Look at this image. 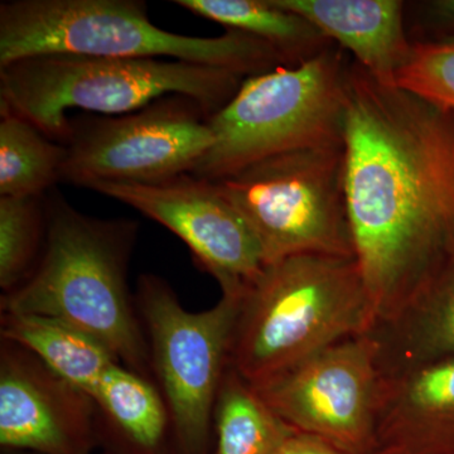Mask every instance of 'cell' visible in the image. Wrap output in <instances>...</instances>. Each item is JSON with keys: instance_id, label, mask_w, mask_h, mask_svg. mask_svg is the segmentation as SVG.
<instances>
[{"instance_id": "6", "label": "cell", "mask_w": 454, "mask_h": 454, "mask_svg": "<svg viewBox=\"0 0 454 454\" xmlns=\"http://www.w3.org/2000/svg\"><path fill=\"white\" fill-rule=\"evenodd\" d=\"M348 68L340 51L327 47L301 64L247 77L211 116L214 145L190 175L219 181L273 155L342 146Z\"/></svg>"}, {"instance_id": "8", "label": "cell", "mask_w": 454, "mask_h": 454, "mask_svg": "<svg viewBox=\"0 0 454 454\" xmlns=\"http://www.w3.org/2000/svg\"><path fill=\"white\" fill-rule=\"evenodd\" d=\"M134 301L178 446L206 454L240 300L223 295L212 309L190 312L167 280L143 274Z\"/></svg>"}, {"instance_id": "11", "label": "cell", "mask_w": 454, "mask_h": 454, "mask_svg": "<svg viewBox=\"0 0 454 454\" xmlns=\"http://www.w3.org/2000/svg\"><path fill=\"white\" fill-rule=\"evenodd\" d=\"M112 197L170 230L190 247L223 295L240 300L268 264L262 244L214 181L192 175L153 184H97Z\"/></svg>"}, {"instance_id": "1", "label": "cell", "mask_w": 454, "mask_h": 454, "mask_svg": "<svg viewBox=\"0 0 454 454\" xmlns=\"http://www.w3.org/2000/svg\"><path fill=\"white\" fill-rule=\"evenodd\" d=\"M343 151L355 258L376 327L454 269V112L354 62Z\"/></svg>"}, {"instance_id": "3", "label": "cell", "mask_w": 454, "mask_h": 454, "mask_svg": "<svg viewBox=\"0 0 454 454\" xmlns=\"http://www.w3.org/2000/svg\"><path fill=\"white\" fill-rule=\"evenodd\" d=\"M373 327L355 256H286L268 262L240 298L229 365L258 387Z\"/></svg>"}, {"instance_id": "4", "label": "cell", "mask_w": 454, "mask_h": 454, "mask_svg": "<svg viewBox=\"0 0 454 454\" xmlns=\"http://www.w3.org/2000/svg\"><path fill=\"white\" fill-rule=\"evenodd\" d=\"M160 59L211 66L240 76L269 73L286 59L238 31L193 37L164 31L140 0H9L0 4V66L42 55Z\"/></svg>"}, {"instance_id": "15", "label": "cell", "mask_w": 454, "mask_h": 454, "mask_svg": "<svg viewBox=\"0 0 454 454\" xmlns=\"http://www.w3.org/2000/svg\"><path fill=\"white\" fill-rule=\"evenodd\" d=\"M369 334L382 378L454 357V269Z\"/></svg>"}, {"instance_id": "19", "label": "cell", "mask_w": 454, "mask_h": 454, "mask_svg": "<svg viewBox=\"0 0 454 454\" xmlns=\"http://www.w3.org/2000/svg\"><path fill=\"white\" fill-rule=\"evenodd\" d=\"M212 427L214 454H276L294 432L230 365L215 403Z\"/></svg>"}, {"instance_id": "22", "label": "cell", "mask_w": 454, "mask_h": 454, "mask_svg": "<svg viewBox=\"0 0 454 454\" xmlns=\"http://www.w3.org/2000/svg\"><path fill=\"white\" fill-rule=\"evenodd\" d=\"M395 86L454 112V37L411 42Z\"/></svg>"}, {"instance_id": "9", "label": "cell", "mask_w": 454, "mask_h": 454, "mask_svg": "<svg viewBox=\"0 0 454 454\" xmlns=\"http://www.w3.org/2000/svg\"><path fill=\"white\" fill-rule=\"evenodd\" d=\"M211 115L169 95L122 115L71 119L61 182L153 184L190 175L215 143Z\"/></svg>"}, {"instance_id": "23", "label": "cell", "mask_w": 454, "mask_h": 454, "mask_svg": "<svg viewBox=\"0 0 454 454\" xmlns=\"http://www.w3.org/2000/svg\"><path fill=\"white\" fill-rule=\"evenodd\" d=\"M276 454H348L330 442L306 433L294 432L284 441Z\"/></svg>"}, {"instance_id": "10", "label": "cell", "mask_w": 454, "mask_h": 454, "mask_svg": "<svg viewBox=\"0 0 454 454\" xmlns=\"http://www.w3.org/2000/svg\"><path fill=\"white\" fill-rule=\"evenodd\" d=\"M381 382L378 346L366 333L252 387L297 432L348 454H372Z\"/></svg>"}, {"instance_id": "21", "label": "cell", "mask_w": 454, "mask_h": 454, "mask_svg": "<svg viewBox=\"0 0 454 454\" xmlns=\"http://www.w3.org/2000/svg\"><path fill=\"white\" fill-rule=\"evenodd\" d=\"M44 197H0L3 294L13 292L25 282L40 259L46 236Z\"/></svg>"}, {"instance_id": "7", "label": "cell", "mask_w": 454, "mask_h": 454, "mask_svg": "<svg viewBox=\"0 0 454 454\" xmlns=\"http://www.w3.org/2000/svg\"><path fill=\"white\" fill-rule=\"evenodd\" d=\"M214 182L268 262L297 254L355 256L343 145L273 155Z\"/></svg>"}, {"instance_id": "25", "label": "cell", "mask_w": 454, "mask_h": 454, "mask_svg": "<svg viewBox=\"0 0 454 454\" xmlns=\"http://www.w3.org/2000/svg\"><path fill=\"white\" fill-rule=\"evenodd\" d=\"M107 454H114V453H107Z\"/></svg>"}, {"instance_id": "24", "label": "cell", "mask_w": 454, "mask_h": 454, "mask_svg": "<svg viewBox=\"0 0 454 454\" xmlns=\"http://www.w3.org/2000/svg\"><path fill=\"white\" fill-rule=\"evenodd\" d=\"M427 23L435 32L438 38L454 37V0H435L424 5Z\"/></svg>"}, {"instance_id": "14", "label": "cell", "mask_w": 454, "mask_h": 454, "mask_svg": "<svg viewBox=\"0 0 454 454\" xmlns=\"http://www.w3.org/2000/svg\"><path fill=\"white\" fill-rule=\"evenodd\" d=\"M300 14L330 41L351 51L361 67L384 85H395L411 42L399 0H276Z\"/></svg>"}, {"instance_id": "20", "label": "cell", "mask_w": 454, "mask_h": 454, "mask_svg": "<svg viewBox=\"0 0 454 454\" xmlns=\"http://www.w3.org/2000/svg\"><path fill=\"white\" fill-rule=\"evenodd\" d=\"M0 116V197L46 196L61 182L66 145L20 116Z\"/></svg>"}, {"instance_id": "18", "label": "cell", "mask_w": 454, "mask_h": 454, "mask_svg": "<svg viewBox=\"0 0 454 454\" xmlns=\"http://www.w3.org/2000/svg\"><path fill=\"white\" fill-rule=\"evenodd\" d=\"M92 399L100 422L142 454L157 452L172 428L168 408L157 384L121 364H113L106 370Z\"/></svg>"}, {"instance_id": "16", "label": "cell", "mask_w": 454, "mask_h": 454, "mask_svg": "<svg viewBox=\"0 0 454 454\" xmlns=\"http://www.w3.org/2000/svg\"><path fill=\"white\" fill-rule=\"evenodd\" d=\"M0 315L2 340L28 348L57 375L91 397L106 370L119 363L97 340L59 319L35 315Z\"/></svg>"}, {"instance_id": "2", "label": "cell", "mask_w": 454, "mask_h": 454, "mask_svg": "<svg viewBox=\"0 0 454 454\" xmlns=\"http://www.w3.org/2000/svg\"><path fill=\"white\" fill-rule=\"evenodd\" d=\"M46 236L31 276L2 294L0 313L51 317L100 342L122 366L154 382L151 351L128 286L137 221L89 216L50 191Z\"/></svg>"}, {"instance_id": "17", "label": "cell", "mask_w": 454, "mask_h": 454, "mask_svg": "<svg viewBox=\"0 0 454 454\" xmlns=\"http://www.w3.org/2000/svg\"><path fill=\"white\" fill-rule=\"evenodd\" d=\"M175 4L219 23L226 31L267 42L289 66L301 64L330 47V40L312 23L280 7L276 0H176Z\"/></svg>"}, {"instance_id": "5", "label": "cell", "mask_w": 454, "mask_h": 454, "mask_svg": "<svg viewBox=\"0 0 454 454\" xmlns=\"http://www.w3.org/2000/svg\"><path fill=\"white\" fill-rule=\"evenodd\" d=\"M245 77L211 66L160 59L42 55L0 66V113L31 121L66 145L68 112L122 115L184 95L210 115L235 97Z\"/></svg>"}, {"instance_id": "13", "label": "cell", "mask_w": 454, "mask_h": 454, "mask_svg": "<svg viewBox=\"0 0 454 454\" xmlns=\"http://www.w3.org/2000/svg\"><path fill=\"white\" fill-rule=\"evenodd\" d=\"M372 454H454V357L382 378Z\"/></svg>"}, {"instance_id": "12", "label": "cell", "mask_w": 454, "mask_h": 454, "mask_svg": "<svg viewBox=\"0 0 454 454\" xmlns=\"http://www.w3.org/2000/svg\"><path fill=\"white\" fill-rule=\"evenodd\" d=\"M97 403L23 346L0 340V444L35 454H89Z\"/></svg>"}]
</instances>
